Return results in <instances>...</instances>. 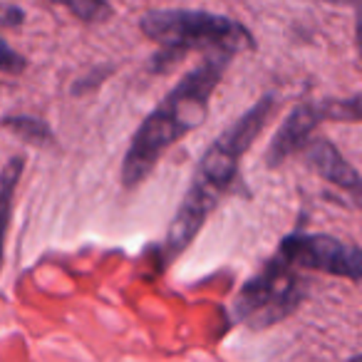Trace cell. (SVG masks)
<instances>
[{"mask_svg":"<svg viewBox=\"0 0 362 362\" xmlns=\"http://www.w3.org/2000/svg\"><path fill=\"white\" fill-rule=\"evenodd\" d=\"M23 156H13L11 161L3 169V206H6V226L11 223V209H13V192H16V184L23 174Z\"/></svg>","mask_w":362,"mask_h":362,"instance_id":"11","label":"cell"},{"mask_svg":"<svg viewBox=\"0 0 362 362\" xmlns=\"http://www.w3.org/2000/svg\"><path fill=\"white\" fill-rule=\"evenodd\" d=\"M233 57L231 52H209L206 60L181 77L179 85L146 115L122 161V187L136 189L144 184L161 156L206 122L211 95Z\"/></svg>","mask_w":362,"mask_h":362,"instance_id":"2","label":"cell"},{"mask_svg":"<svg viewBox=\"0 0 362 362\" xmlns=\"http://www.w3.org/2000/svg\"><path fill=\"white\" fill-rule=\"evenodd\" d=\"M322 3H330V6H362V0H322Z\"/></svg>","mask_w":362,"mask_h":362,"instance_id":"15","label":"cell"},{"mask_svg":"<svg viewBox=\"0 0 362 362\" xmlns=\"http://www.w3.org/2000/svg\"><path fill=\"white\" fill-rule=\"evenodd\" d=\"M278 253L298 268L362 283V248L327 233H288L278 246Z\"/></svg>","mask_w":362,"mask_h":362,"instance_id":"5","label":"cell"},{"mask_svg":"<svg viewBox=\"0 0 362 362\" xmlns=\"http://www.w3.org/2000/svg\"><path fill=\"white\" fill-rule=\"evenodd\" d=\"M273 110H276V95H263L251 110L243 112L204 151L197 171H194L192 187L184 194L169 223V231H166L164 246H161V261L164 263H171L192 246L206 218L218 206V199L226 192H231L241 159L258 139V134L266 129Z\"/></svg>","mask_w":362,"mask_h":362,"instance_id":"1","label":"cell"},{"mask_svg":"<svg viewBox=\"0 0 362 362\" xmlns=\"http://www.w3.org/2000/svg\"><path fill=\"white\" fill-rule=\"evenodd\" d=\"M355 45H357V67L362 70V11L355 18Z\"/></svg>","mask_w":362,"mask_h":362,"instance_id":"14","label":"cell"},{"mask_svg":"<svg viewBox=\"0 0 362 362\" xmlns=\"http://www.w3.org/2000/svg\"><path fill=\"white\" fill-rule=\"evenodd\" d=\"M0 50H3V57H0V65H3V72H21L25 70V57H21L18 52H13V47L8 42H0Z\"/></svg>","mask_w":362,"mask_h":362,"instance_id":"12","label":"cell"},{"mask_svg":"<svg viewBox=\"0 0 362 362\" xmlns=\"http://www.w3.org/2000/svg\"><path fill=\"white\" fill-rule=\"evenodd\" d=\"M55 6H62L70 16H75L85 25H100L112 18L110 0H50Z\"/></svg>","mask_w":362,"mask_h":362,"instance_id":"9","label":"cell"},{"mask_svg":"<svg viewBox=\"0 0 362 362\" xmlns=\"http://www.w3.org/2000/svg\"><path fill=\"white\" fill-rule=\"evenodd\" d=\"M3 127L33 146H47V144L55 141L52 129L42 119H37V117H25V115L23 117H6V119H3Z\"/></svg>","mask_w":362,"mask_h":362,"instance_id":"8","label":"cell"},{"mask_svg":"<svg viewBox=\"0 0 362 362\" xmlns=\"http://www.w3.org/2000/svg\"><path fill=\"white\" fill-rule=\"evenodd\" d=\"M25 21V13L21 11L18 6H6L3 8V25L6 28H16Z\"/></svg>","mask_w":362,"mask_h":362,"instance_id":"13","label":"cell"},{"mask_svg":"<svg viewBox=\"0 0 362 362\" xmlns=\"http://www.w3.org/2000/svg\"><path fill=\"white\" fill-rule=\"evenodd\" d=\"M317 105H320L322 119L362 122V92L360 95L345 97V100H322Z\"/></svg>","mask_w":362,"mask_h":362,"instance_id":"10","label":"cell"},{"mask_svg":"<svg viewBox=\"0 0 362 362\" xmlns=\"http://www.w3.org/2000/svg\"><path fill=\"white\" fill-rule=\"evenodd\" d=\"M303 159L327 184L347 192L357 204H362V176L350 166V161L337 151V146L325 136H313L303 146Z\"/></svg>","mask_w":362,"mask_h":362,"instance_id":"6","label":"cell"},{"mask_svg":"<svg viewBox=\"0 0 362 362\" xmlns=\"http://www.w3.org/2000/svg\"><path fill=\"white\" fill-rule=\"evenodd\" d=\"M144 37L159 45L151 57V70L166 72L181 62L189 52H238L256 50V37L246 25L226 16L206 11H149L139 18Z\"/></svg>","mask_w":362,"mask_h":362,"instance_id":"3","label":"cell"},{"mask_svg":"<svg viewBox=\"0 0 362 362\" xmlns=\"http://www.w3.org/2000/svg\"><path fill=\"white\" fill-rule=\"evenodd\" d=\"M322 112L317 102H308V105H298L291 115L283 119L281 129L273 134L271 144L266 151V164L268 166H278L288 159V156L303 151V146L313 139V132L320 124Z\"/></svg>","mask_w":362,"mask_h":362,"instance_id":"7","label":"cell"},{"mask_svg":"<svg viewBox=\"0 0 362 362\" xmlns=\"http://www.w3.org/2000/svg\"><path fill=\"white\" fill-rule=\"evenodd\" d=\"M293 268L296 266L281 253L263 263L261 271L243 283L233 300L236 320L251 330H266L298 310L308 293V281Z\"/></svg>","mask_w":362,"mask_h":362,"instance_id":"4","label":"cell"}]
</instances>
